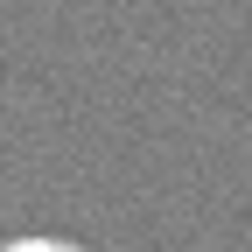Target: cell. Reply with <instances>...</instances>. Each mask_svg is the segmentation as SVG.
Returning a JSON list of instances; mask_svg holds the SVG:
<instances>
[{"label":"cell","mask_w":252,"mask_h":252,"mask_svg":"<svg viewBox=\"0 0 252 252\" xmlns=\"http://www.w3.org/2000/svg\"><path fill=\"white\" fill-rule=\"evenodd\" d=\"M7 252H77V245H63V238H14Z\"/></svg>","instance_id":"cell-1"}]
</instances>
